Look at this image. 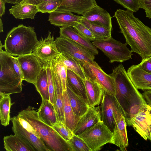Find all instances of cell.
Here are the masks:
<instances>
[{
    "mask_svg": "<svg viewBox=\"0 0 151 151\" xmlns=\"http://www.w3.org/2000/svg\"><path fill=\"white\" fill-rule=\"evenodd\" d=\"M99 108L101 120L113 133L116 122L124 116L121 106L115 96L104 91Z\"/></svg>",
    "mask_w": 151,
    "mask_h": 151,
    "instance_id": "6",
    "label": "cell"
},
{
    "mask_svg": "<svg viewBox=\"0 0 151 151\" xmlns=\"http://www.w3.org/2000/svg\"><path fill=\"white\" fill-rule=\"evenodd\" d=\"M17 116L22 126L41 138L50 151H73L68 142L41 120L32 107L28 106L19 112Z\"/></svg>",
    "mask_w": 151,
    "mask_h": 151,
    "instance_id": "3",
    "label": "cell"
},
{
    "mask_svg": "<svg viewBox=\"0 0 151 151\" xmlns=\"http://www.w3.org/2000/svg\"><path fill=\"white\" fill-rule=\"evenodd\" d=\"M82 66L86 78L97 83L104 91L115 96L114 80L110 75L106 73L94 61L85 64Z\"/></svg>",
    "mask_w": 151,
    "mask_h": 151,
    "instance_id": "10",
    "label": "cell"
},
{
    "mask_svg": "<svg viewBox=\"0 0 151 151\" xmlns=\"http://www.w3.org/2000/svg\"><path fill=\"white\" fill-rule=\"evenodd\" d=\"M139 64L143 70L151 74V57L142 60Z\"/></svg>",
    "mask_w": 151,
    "mask_h": 151,
    "instance_id": "42",
    "label": "cell"
},
{
    "mask_svg": "<svg viewBox=\"0 0 151 151\" xmlns=\"http://www.w3.org/2000/svg\"><path fill=\"white\" fill-rule=\"evenodd\" d=\"M58 57L51 61L52 75L54 86H62L64 92L67 90V69Z\"/></svg>",
    "mask_w": 151,
    "mask_h": 151,
    "instance_id": "22",
    "label": "cell"
},
{
    "mask_svg": "<svg viewBox=\"0 0 151 151\" xmlns=\"http://www.w3.org/2000/svg\"><path fill=\"white\" fill-rule=\"evenodd\" d=\"M127 73L137 89L144 91L151 90V74L143 70L140 64L131 66Z\"/></svg>",
    "mask_w": 151,
    "mask_h": 151,
    "instance_id": "15",
    "label": "cell"
},
{
    "mask_svg": "<svg viewBox=\"0 0 151 151\" xmlns=\"http://www.w3.org/2000/svg\"><path fill=\"white\" fill-rule=\"evenodd\" d=\"M66 91L69 102L76 116L80 117L87 111L88 105L71 89L67 83Z\"/></svg>",
    "mask_w": 151,
    "mask_h": 151,
    "instance_id": "28",
    "label": "cell"
},
{
    "mask_svg": "<svg viewBox=\"0 0 151 151\" xmlns=\"http://www.w3.org/2000/svg\"><path fill=\"white\" fill-rule=\"evenodd\" d=\"M23 0H4L6 3L14 4L20 3Z\"/></svg>",
    "mask_w": 151,
    "mask_h": 151,
    "instance_id": "46",
    "label": "cell"
},
{
    "mask_svg": "<svg viewBox=\"0 0 151 151\" xmlns=\"http://www.w3.org/2000/svg\"><path fill=\"white\" fill-rule=\"evenodd\" d=\"M11 120L12 123V130L18 135L34 151H50L43 140L24 128L19 121L17 116H13Z\"/></svg>",
    "mask_w": 151,
    "mask_h": 151,
    "instance_id": "14",
    "label": "cell"
},
{
    "mask_svg": "<svg viewBox=\"0 0 151 151\" xmlns=\"http://www.w3.org/2000/svg\"><path fill=\"white\" fill-rule=\"evenodd\" d=\"M55 40L57 48L61 53L75 59L82 66L94 61V55L76 42L60 35Z\"/></svg>",
    "mask_w": 151,
    "mask_h": 151,
    "instance_id": "9",
    "label": "cell"
},
{
    "mask_svg": "<svg viewBox=\"0 0 151 151\" xmlns=\"http://www.w3.org/2000/svg\"><path fill=\"white\" fill-rule=\"evenodd\" d=\"M68 142L73 151H91L85 141L74 134Z\"/></svg>",
    "mask_w": 151,
    "mask_h": 151,
    "instance_id": "34",
    "label": "cell"
},
{
    "mask_svg": "<svg viewBox=\"0 0 151 151\" xmlns=\"http://www.w3.org/2000/svg\"><path fill=\"white\" fill-rule=\"evenodd\" d=\"M82 139L91 151L100 150L107 143H111L113 133L102 121L78 135Z\"/></svg>",
    "mask_w": 151,
    "mask_h": 151,
    "instance_id": "8",
    "label": "cell"
},
{
    "mask_svg": "<svg viewBox=\"0 0 151 151\" xmlns=\"http://www.w3.org/2000/svg\"><path fill=\"white\" fill-rule=\"evenodd\" d=\"M80 22L94 34L96 40H105L111 37V31L105 27L91 23L83 18Z\"/></svg>",
    "mask_w": 151,
    "mask_h": 151,
    "instance_id": "32",
    "label": "cell"
},
{
    "mask_svg": "<svg viewBox=\"0 0 151 151\" xmlns=\"http://www.w3.org/2000/svg\"><path fill=\"white\" fill-rule=\"evenodd\" d=\"M9 13L19 19H34L39 12L37 6L27 2L24 0L15 4L9 10Z\"/></svg>",
    "mask_w": 151,
    "mask_h": 151,
    "instance_id": "21",
    "label": "cell"
},
{
    "mask_svg": "<svg viewBox=\"0 0 151 151\" xmlns=\"http://www.w3.org/2000/svg\"><path fill=\"white\" fill-rule=\"evenodd\" d=\"M60 35L73 40L87 49L94 55L99 53L97 48L73 26L60 28Z\"/></svg>",
    "mask_w": 151,
    "mask_h": 151,
    "instance_id": "17",
    "label": "cell"
},
{
    "mask_svg": "<svg viewBox=\"0 0 151 151\" xmlns=\"http://www.w3.org/2000/svg\"><path fill=\"white\" fill-rule=\"evenodd\" d=\"M34 86L40 95L42 100L50 101L47 73L46 68L44 64L43 69Z\"/></svg>",
    "mask_w": 151,
    "mask_h": 151,
    "instance_id": "29",
    "label": "cell"
},
{
    "mask_svg": "<svg viewBox=\"0 0 151 151\" xmlns=\"http://www.w3.org/2000/svg\"><path fill=\"white\" fill-rule=\"evenodd\" d=\"M116 126L113 132L111 144L116 145L120 150L127 151L128 141L127 131V124L123 115L116 122Z\"/></svg>",
    "mask_w": 151,
    "mask_h": 151,
    "instance_id": "23",
    "label": "cell"
},
{
    "mask_svg": "<svg viewBox=\"0 0 151 151\" xmlns=\"http://www.w3.org/2000/svg\"><path fill=\"white\" fill-rule=\"evenodd\" d=\"M127 125L132 126L144 139L151 141V106L147 104L130 119Z\"/></svg>",
    "mask_w": 151,
    "mask_h": 151,
    "instance_id": "11",
    "label": "cell"
},
{
    "mask_svg": "<svg viewBox=\"0 0 151 151\" xmlns=\"http://www.w3.org/2000/svg\"><path fill=\"white\" fill-rule=\"evenodd\" d=\"M92 43L108 57L110 63L122 62L132 59V52L127 47V44L116 40L112 37L105 40H95Z\"/></svg>",
    "mask_w": 151,
    "mask_h": 151,
    "instance_id": "7",
    "label": "cell"
},
{
    "mask_svg": "<svg viewBox=\"0 0 151 151\" xmlns=\"http://www.w3.org/2000/svg\"><path fill=\"white\" fill-rule=\"evenodd\" d=\"M97 5L96 0H63L56 10H64L83 15Z\"/></svg>",
    "mask_w": 151,
    "mask_h": 151,
    "instance_id": "19",
    "label": "cell"
},
{
    "mask_svg": "<svg viewBox=\"0 0 151 151\" xmlns=\"http://www.w3.org/2000/svg\"><path fill=\"white\" fill-rule=\"evenodd\" d=\"M101 121L99 106H89L87 111L80 117L73 132L78 135Z\"/></svg>",
    "mask_w": 151,
    "mask_h": 151,
    "instance_id": "16",
    "label": "cell"
},
{
    "mask_svg": "<svg viewBox=\"0 0 151 151\" xmlns=\"http://www.w3.org/2000/svg\"><path fill=\"white\" fill-rule=\"evenodd\" d=\"M62 1L61 0H52L42 3L37 6L39 12L42 13H50L56 10Z\"/></svg>",
    "mask_w": 151,
    "mask_h": 151,
    "instance_id": "35",
    "label": "cell"
},
{
    "mask_svg": "<svg viewBox=\"0 0 151 151\" xmlns=\"http://www.w3.org/2000/svg\"><path fill=\"white\" fill-rule=\"evenodd\" d=\"M83 80L89 106L92 107L99 105L101 102L104 90L94 81L87 78Z\"/></svg>",
    "mask_w": 151,
    "mask_h": 151,
    "instance_id": "24",
    "label": "cell"
},
{
    "mask_svg": "<svg viewBox=\"0 0 151 151\" xmlns=\"http://www.w3.org/2000/svg\"><path fill=\"white\" fill-rule=\"evenodd\" d=\"M3 141L4 147L6 151H34L24 141L15 134L4 136Z\"/></svg>",
    "mask_w": 151,
    "mask_h": 151,
    "instance_id": "27",
    "label": "cell"
},
{
    "mask_svg": "<svg viewBox=\"0 0 151 151\" xmlns=\"http://www.w3.org/2000/svg\"><path fill=\"white\" fill-rule=\"evenodd\" d=\"M142 95L147 104L151 106V90L144 91Z\"/></svg>",
    "mask_w": 151,
    "mask_h": 151,
    "instance_id": "43",
    "label": "cell"
},
{
    "mask_svg": "<svg viewBox=\"0 0 151 151\" xmlns=\"http://www.w3.org/2000/svg\"><path fill=\"white\" fill-rule=\"evenodd\" d=\"M65 125L73 132L80 117L75 115L70 105L66 91L63 92Z\"/></svg>",
    "mask_w": 151,
    "mask_h": 151,
    "instance_id": "30",
    "label": "cell"
},
{
    "mask_svg": "<svg viewBox=\"0 0 151 151\" xmlns=\"http://www.w3.org/2000/svg\"><path fill=\"white\" fill-rule=\"evenodd\" d=\"M52 128L66 141L68 142L74 134L73 132L63 123L58 122Z\"/></svg>",
    "mask_w": 151,
    "mask_h": 151,
    "instance_id": "36",
    "label": "cell"
},
{
    "mask_svg": "<svg viewBox=\"0 0 151 151\" xmlns=\"http://www.w3.org/2000/svg\"><path fill=\"white\" fill-rule=\"evenodd\" d=\"M124 7L133 12H137L139 9V0H114Z\"/></svg>",
    "mask_w": 151,
    "mask_h": 151,
    "instance_id": "38",
    "label": "cell"
},
{
    "mask_svg": "<svg viewBox=\"0 0 151 151\" xmlns=\"http://www.w3.org/2000/svg\"><path fill=\"white\" fill-rule=\"evenodd\" d=\"M12 104L10 95L0 96V119L1 124L8 125L11 120L10 111Z\"/></svg>",
    "mask_w": 151,
    "mask_h": 151,
    "instance_id": "31",
    "label": "cell"
},
{
    "mask_svg": "<svg viewBox=\"0 0 151 151\" xmlns=\"http://www.w3.org/2000/svg\"><path fill=\"white\" fill-rule=\"evenodd\" d=\"M23 81L35 85L43 68V64L33 53L17 57Z\"/></svg>",
    "mask_w": 151,
    "mask_h": 151,
    "instance_id": "12",
    "label": "cell"
},
{
    "mask_svg": "<svg viewBox=\"0 0 151 151\" xmlns=\"http://www.w3.org/2000/svg\"><path fill=\"white\" fill-rule=\"evenodd\" d=\"M110 75L114 80L115 96L123 110L127 124L131 118L147 104L122 64L113 69Z\"/></svg>",
    "mask_w": 151,
    "mask_h": 151,
    "instance_id": "2",
    "label": "cell"
},
{
    "mask_svg": "<svg viewBox=\"0 0 151 151\" xmlns=\"http://www.w3.org/2000/svg\"><path fill=\"white\" fill-rule=\"evenodd\" d=\"M3 47L0 41V96L20 93L22 88V81L14 69L12 55Z\"/></svg>",
    "mask_w": 151,
    "mask_h": 151,
    "instance_id": "5",
    "label": "cell"
},
{
    "mask_svg": "<svg viewBox=\"0 0 151 151\" xmlns=\"http://www.w3.org/2000/svg\"><path fill=\"white\" fill-rule=\"evenodd\" d=\"M140 8L145 10L146 17L151 18V0H139Z\"/></svg>",
    "mask_w": 151,
    "mask_h": 151,
    "instance_id": "40",
    "label": "cell"
},
{
    "mask_svg": "<svg viewBox=\"0 0 151 151\" xmlns=\"http://www.w3.org/2000/svg\"><path fill=\"white\" fill-rule=\"evenodd\" d=\"M3 24L2 19H0V32H3Z\"/></svg>",
    "mask_w": 151,
    "mask_h": 151,
    "instance_id": "47",
    "label": "cell"
},
{
    "mask_svg": "<svg viewBox=\"0 0 151 151\" xmlns=\"http://www.w3.org/2000/svg\"><path fill=\"white\" fill-rule=\"evenodd\" d=\"M128 9H117L116 18L126 43L132 52L138 54L142 60L151 57V29L144 24Z\"/></svg>",
    "mask_w": 151,
    "mask_h": 151,
    "instance_id": "1",
    "label": "cell"
},
{
    "mask_svg": "<svg viewBox=\"0 0 151 151\" xmlns=\"http://www.w3.org/2000/svg\"><path fill=\"white\" fill-rule=\"evenodd\" d=\"M4 0H0V17L4 14L5 13V3Z\"/></svg>",
    "mask_w": 151,
    "mask_h": 151,
    "instance_id": "45",
    "label": "cell"
},
{
    "mask_svg": "<svg viewBox=\"0 0 151 151\" xmlns=\"http://www.w3.org/2000/svg\"><path fill=\"white\" fill-rule=\"evenodd\" d=\"M67 83L71 89L88 104L83 79L76 73L68 69L67 70Z\"/></svg>",
    "mask_w": 151,
    "mask_h": 151,
    "instance_id": "26",
    "label": "cell"
},
{
    "mask_svg": "<svg viewBox=\"0 0 151 151\" xmlns=\"http://www.w3.org/2000/svg\"><path fill=\"white\" fill-rule=\"evenodd\" d=\"M37 114L41 120L51 127L59 122L55 108L50 101L42 100Z\"/></svg>",
    "mask_w": 151,
    "mask_h": 151,
    "instance_id": "25",
    "label": "cell"
},
{
    "mask_svg": "<svg viewBox=\"0 0 151 151\" xmlns=\"http://www.w3.org/2000/svg\"><path fill=\"white\" fill-rule=\"evenodd\" d=\"M51 61L46 62L43 64L46 66L47 73L50 101L54 106L55 103L54 87L52 75Z\"/></svg>",
    "mask_w": 151,
    "mask_h": 151,
    "instance_id": "37",
    "label": "cell"
},
{
    "mask_svg": "<svg viewBox=\"0 0 151 151\" xmlns=\"http://www.w3.org/2000/svg\"><path fill=\"white\" fill-rule=\"evenodd\" d=\"M59 59L66 66L67 69L73 71L83 80L86 77L82 66L73 58L65 55L61 53L58 57Z\"/></svg>",
    "mask_w": 151,
    "mask_h": 151,
    "instance_id": "33",
    "label": "cell"
},
{
    "mask_svg": "<svg viewBox=\"0 0 151 151\" xmlns=\"http://www.w3.org/2000/svg\"><path fill=\"white\" fill-rule=\"evenodd\" d=\"M32 53L42 64L56 58L61 54L57 48L53 35L51 36L49 31L46 38L43 39L42 37L38 41Z\"/></svg>",
    "mask_w": 151,
    "mask_h": 151,
    "instance_id": "13",
    "label": "cell"
},
{
    "mask_svg": "<svg viewBox=\"0 0 151 151\" xmlns=\"http://www.w3.org/2000/svg\"><path fill=\"white\" fill-rule=\"evenodd\" d=\"M82 16L91 23L112 30L110 14L106 10L98 5L87 11Z\"/></svg>",
    "mask_w": 151,
    "mask_h": 151,
    "instance_id": "18",
    "label": "cell"
},
{
    "mask_svg": "<svg viewBox=\"0 0 151 151\" xmlns=\"http://www.w3.org/2000/svg\"><path fill=\"white\" fill-rule=\"evenodd\" d=\"M73 26L89 41H93L96 40V37L94 34L81 22L77 23Z\"/></svg>",
    "mask_w": 151,
    "mask_h": 151,
    "instance_id": "39",
    "label": "cell"
},
{
    "mask_svg": "<svg viewBox=\"0 0 151 151\" xmlns=\"http://www.w3.org/2000/svg\"><path fill=\"white\" fill-rule=\"evenodd\" d=\"M12 59L14 68L16 72L18 74L19 77L22 81H23V75L17 57H15L12 55Z\"/></svg>",
    "mask_w": 151,
    "mask_h": 151,
    "instance_id": "41",
    "label": "cell"
},
{
    "mask_svg": "<svg viewBox=\"0 0 151 151\" xmlns=\"http://www.w3.org/2000/svg\"><path fill=\"white\" fill-rule=\"evenodd\" d=\"M38 41L34 27L19 24L8 33L4 47L10 55L18 57L32 53Z\"/></svg>",
    "mask_w": 151,
    "mask_h": 151,
    "instance_id": "4",
    "label": "cell"
},
{
    "mask_svg": "<svg viewBox=\"0 0 151 151\" xmlns=\"http://www.w3.org/2000/svg\"><path fill=\"white\" fill-rule=\"evenodd\" d=\"M27 2L36 6L42 3L54 0H25ZM63 1V0H61Z\"/></svg>",
    "mask_w": 151,
    "mask_h": 151,
    "instance_id": "44",
    "label": "cell"
},
{
    "mask_svg": "<svg viewBox=\"0 0 151 151\" xmlns=\"http://www.w3.org/2000/svg\"><path fill=\"white\" fill-rule=\"evenodd\" d=\"M49 14L48 21L51 24L58 27L73 26L80 22L83 18L82 16L62 10H56Z\"/></svg>",
    "mask_w": 151,
    "mask_h": 151,
    "instance_id": "20",
    "label": "cell"
}]
</instances>
